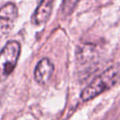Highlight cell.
<instances>
[{
    "label": "cell",
    "mask_w": 120,
    "mask_h": 120,
    "mask_svg": "<svg viewBox=\"0 0 120 120\" xmlns=\"http://www.w3.org/2000/svg\"><path fill=\"white\" fill-rule=\"evenodd\" d=\"M120 78V67L112 66L97 76L81 93V98L88 101L112 87Z\"/></svg>",
    "instance_id": "6da1fadb"
},
{
    "label": "cell",
    "mask_w": 120,
    "mask_h": 120,
    "mask_svg": "<svg viewBox=\"0 0 120 120\" xmlns=\"http://www.w3.org/2000/svg\"><path fill=\"white\" fill-rule=\"evenodd\" d=\"M21 54V44L16 40L8 41L0 52V83L13 72Z\"/></svg>",
    "instance_id": "7a4b0ae2"
},
{
    "label": "cell",
    "mask_w": 120,
    "mask_h": 120,
    "mask_svg": "<svg viewBox=\"0 0 120 120\" xmlns=\"http://www.w3.org/2000/svg\"><path fill=\"white\" fill-rule=\"evenodd\" d=\"M18 16L15 4L8 3L0 8V42L11 32Z\"/></svg>",
    "instance_id": "3957f363"
},
{
    "label": "cell",
    "mask_w": 120,
    "mask_h": 120,
    "mask_svg": "<svg viewBox=\"0 0 120 120\" xmlns=\"http://www.w3.org/2000/svg\"><path fill=\"white\" fill-rule=\"evenodd\" d=\"M53 70L54 67L52 61L49 58H42L36 66L34 71L35 81L40 85L47 84L53 73Z\"/></svg>",
    "instance_id": "277c9868"
},
{
    "label": "cell",
    "mask_w": 120,
    "mask_h": 120,
    "mask_svg": "<svg viewBox=\"0 0 120 120\" xmlns=\"http://www.w3.org/2000/svg\"><path fill=\"white\" fill-rule=\"evenodd\" d=\"M53 2L54 0H41L31 17L34 25H42L48 22L52 11Z\"/></svg>",
    "instance_id": "5b68a950"
},
{
    "label": "cell",
    "mask_w": 120,
    "mask_h": 120,
    "mask_svg": "<svg viewBox=\"0 0 120 120\" xmlns=\"http://www.w3.org/2000/svg\"><path fill=\"white\" fill-rule=\"evenodd\" d=\"M80 0H63L62 1V12L65 16H69L76 8Z\"/></svg>",
    "instance_id": "8992f818"
}]
</instances>
